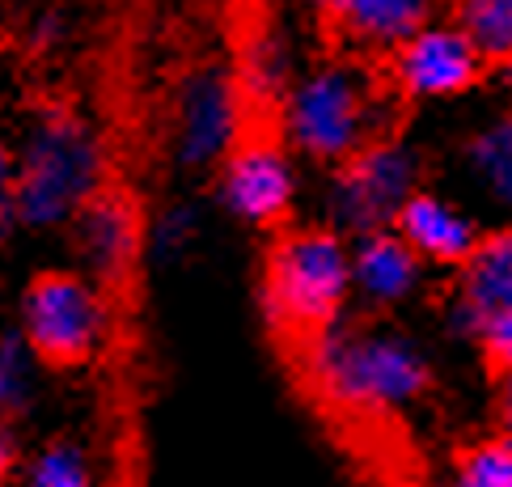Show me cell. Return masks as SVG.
I'll return each instance as SVG.
<instances>
[{
  "mask_svg": "<svg viewBox=\"0 0 512 487\" xmlns=\"http://www.w3.org/2000/svg\"><path fill=\"white\" fill-rule=\"evenodd\" d=\"M309 386L343 416L381 420L424 399L428 360L407 335L377 327H322L305 339Z\"/></svg>",
  "mask_w": 512,
  "mask_h": 487,
  "instance_id": "cell-1",
  "label": "cell"
},
{
  "mask_svg": "<svg viewBox=\"0 0 512 487\" xmlns=\"http://www.w3.org/2000/svg\"><path fill=\"white\" fill-rule=\"evenodd\" d=\"M102 187V149L85 119L68 111H47L26 136L17 161L13 204L17 221L51 229L72 221Z\"/></svg>",
  "mask_w": 512,
  "mask_h": 487,
  "instance_id": "cell-2",
  "label": "cell"
},
{
  "mask_svg": "<svg viewBox=\"0 0 512 487\" xmlns=\"http://www.w3.org/2000/svg\"><path fill=\"white\" fill-rule=\"evenodd\" d=\"M352 255L331 229H297L271 246L267 259V314L280 331L309 339L339 318L352 293Z\"/></svg>",
  "mask_w": 512,
  "mask_h": 487,
  "instance_id": "cell-3",
  "label": "cell"
},
{
  "mask_svg": "<svg viewBox=\"0 0 512 487\" xmlns=\"http://www.w3.org/2000/svg\"><path fill=\"white\" fill-rule=\"evenodd\" d=\"M284 132L305 157L347 161L381 132V94L356 64H318L284 94Z\"/></svg>",
  "mask_w": 512,
  "mask_h": 487,
  "instance_id": "cell-4",
  "label": "cell"
},
{
  "mask_svg": "<svg viewBox=\"0 0 512 487\" xmlns=\"http://www.w3.org/2000/svg\"><path fill=\"white\" fill-rule=\"evenodd\" d=\"M106 331H111V314L85 276L47 272L26 288L22 335L47 365H81L106 344Z\"/></svg>",
  "mask_w": 512,
  "mask_h": 487,
  "instance_id": "cell-5",
  "label": "cell"
},
{
  "mask_svg": "<svg viewBox=\"0 0 512 487\" xmlns=\"http://www.w3.org/2000/svg\"><path fill=\"white\" fill-rule=\"evenodd\" d=\"M415 157L398 140H373L343 161L331 187V216L352 233H373L398 221L402 204L415 195Z\"/></svg>",
  "mask_w": 512,
  "mask_h": 487,
  "instance_id": "cell-6",
  "label": "cell"
},
{
  "mask_svg": "<svg viewBox=\"0 0 512 487\" xmlns=\"http://www.w3.org/2000/svg\"><path fill=\"white\" fill-rule=\"evenodd\" d=\"M479 72L483 51L457 22H428L394 47V81L407 98H457Z\"/></svg>",
  "mask_w": 512,
  "mask_h": 487,
  "instance_id": "cell-7",
  "label": "cell"
},
{
  "mask_svg": "<svg viewBox=\"0 0 512 487\" xmlns=\"http://www.w3.org/2000/svg\"><path fill=\"white\" fill-rule=\"evenodd\" d=\"M242 136V98L225 72H195L178 94L174 153L182 166H212L237 149Z\"/></svg>",
  "mask_w": 512,
  "mask_h": 487,
  "instance_id": "cell-8",
  "label": "cell"
},
{
  "mask_svg": "<svg viewBox=\"0 0 512 487\" xmlns=\"http://www.w3.org/2000/svg\"><path fill=\"white\" fill-rule=\"evenodd\" d=\"M221 195L233 216L246 225H276L292 208L297 195V174L276 140H242L225 161Z\"/></svg>",
  "mask_w": 512,
  "mask_h": 487,
  "instance_id": "cell-9",
  "label": "cell"
},
{
  "mask_svg": "<svg viewBox=\"0 0 512 487\" xmlns=\"http://www.w3.org/2000/svg\"><path fill=\"white\" fill-rule=\"evenodd\" d=\"M512 310V229L487 233L462 263V297L453 305L457 327L479 335L491 318Z\"/></svg>",
  "mask_w": 512,
  "mask_h": 487,
  "instance_id": "cell-10",
  "label": "cell"
},
{
  "mask_svg": "<svg viewBox=\"0 0 512 487\" xmlns=\"http://www.w3.org/2000/svg\"><path fill=\"white\" fill-rule=\"evenodd\" d=\"M394 225L424 263H445V267L466 263L470 250L479 246V229H474L470 216L457 204L441 200V195H428V191H415L402 204Z\"/></svg>",
  "mask_w": 512,
  "mask_h": 487,
  "instance_id": "cell-11",
  "label": "cell"
},
{
  "mask_svg": "<svg viewBox=\"0 0 512 487\" xmlns=\"http://www.w3.org/2000/svg\"><path fill=\"white\" fill-rule=\"evenodd\" d=\"M77 242L85 263L94 267L102 280H119L136 259L140 246V221L136 208L115 191H98L77 212Z\"/></svg>",
  "mask_w": 512,
  "mask_h": 487,
  "instance_id": "cell-12",
  "label": "cell"
},
{
  "mask_svg": "<svg viewBox=\"0 0 512 487\" xmlns=\"http://www.w3.org/2000/svg\"><path fill=\"white\" fill-rule=\"evenodd\" d=\"M419 259L402 233H360V246L352 250V284L369 305H398L419 288Z\"/></svg>",
  "mask_w": 512,
  "mask_h": 487,
  "instance_id": "cell-13",
  "label": "cell"
},
{
  "mask_svg": "<svg viewBox=\"0 0 512 487\" xmlns=\"http://www.w3.org/2000/svg\"><path fill=\"white\" fill-rule=\"evenodd\" d=\"M436 0H343L339 22L364 47H398L432 22Z\"/></svg>",
  "mask_w": 512,
  "mask_h": 487,
  "instance_id": "cell-14",
  "label": "cell"
},
{
  "mask_svg": "<svg viewBox=\"0 0 512 487\" xmlns=\"http://www.w3.org/2000/svg\"><path fill=\"white\" fill-rule=\"evenodd\" d=\"M453 9L483 60H512V0H453Z\"/></svg>",
  "mask_w": 512,
  "mask_h": 487,
  "instance_id": "cell-15",
  "label": "cell"
},
{
  "mask_svg": "<svg viewBox=\"0 0 512 487\" xmlns=\"http://www.w3.org/2000/svg\"><path fill=\"white\" fill-rule=\"evenodd\" d=\"M470 166L479 174V183L496 195L504 208H512V115L496 119L483 128L470 144Z\"/></svg>",
  "mask_w": 512,
  "mask_h": 487,
  "instance_id": "cell-16",
  "label": "cell"
},
{
  "mask_svg": "<svg viewBox=\"0 0 512 487\" xmlns=\"http://www.w3.org/2000/svg\"><path fill=\"white\" fill-rule=\"evenodd\" d=\"M453 487H512V437H491L470 445L457 458Z\"/></svg>",
  "mask_w": 512,
  "mask_h": 487,
  "instance_id": "cell-17",
  "label": "cell"
},
{
  "mask_svg": "<svg viewBox=\"0 0 512 487\" xmlns=\"http://www.w3.org/2000/svg\"><path fill=\"white\" fill-rule=\"evenodd\" d=\"M26 487H94V479H89V462L81 449L56 441L30 462Z\"/></svg>",
  "mask_w": 512,
  "mask_h": 487,
  "instance_id": "cell-18",
  "label": "cell"
},
{
  "mask_svg": "<svg viewBox=\"0 0 512 487\" xmlns=\"http://www.w3.org/2000/svg\"><path fill=\"white\" fill-rule=\"evenodd\" d=\"M246 81L259 98H280V89L288 81V47L276 30L259 34V43L250 51V64H246Z\"/></svg>",
  "mask_w": 512,
  "mask_h": 487,
  "instance_id": "cell-19",
  "label": "cell"
},
{
  "mask_svg": "<svg viewBox=\"0 0 512 487\" xmlns=\"http://www.w3.org/2000/svg\"><path fill=\"white\" fill-rule=\"evenodd\" d=\"M22 390H26V360L17 352V344L0 339V416L22 403Z\"/></svg>",
  "mask_w": 512,
  "mask_h": 487,
  "instance_id": "cell-20",
  "label": "cell"
},
{
  "mask_svg": "<svg viewBox=\"0 0 512 487\" xmlns=\"http://www.w3.org/2000/svg\"><path fill=\"white\" fill-rule=\"evenodd\" d=\"M483 348L504 373H512V310L500 314V318H491L483 327Z\"/></svg>",
  "mask_w": 512,
  "mask_h": 487,
  "instance_id": "cell-21",
  "label": "cell"
},
{
  "mask_svg": "<svg viewBox=\"0 0 512 487\" xmlns=\"http://www.w3.org/2000/svg\"><path fill=\"white\" fill-rule=\"evenodd\" d=\"M13 183H17V166L5 157V149H0V238H5L9 221L17 216V204H13Z\"/></svg>",
  "mask_w": 512,
  "mask_h": 487,
  "instance_id": "cell-22",
  "label": "cell"
},
{
  "mask_svg": "<svg viewBox=\"0 0 512 487\" xmlns=\"http://www.w3.org/2000/svg\"><path fill=\"white\" fill-rule=\"evenodd\" d=\"M191 233V212H170L166 221H161V229H157V246L166 250V255H174L178 250V242Z\"/></svg>",
  "mask_w": 512,
  "mask_h": 487,
  "instance_id": "cell-23",
  "label": "cell"
},
{
  "mask_svg": "<svg viewBox=\"0 0 512 487\" xmlns=\"http://www.w3.org/2000/svg\"><path fill=\"white\" fill-rule=\"evenodd\" d=\"M9 462H13V437H9V428L5 420H0V475L9 471Z\"/></svg>",
  "mask_w": 512,
  "mask_h": 487,
  "instance_id": "cell-24",
  "label": "cell"
},
{
  "mask_svg": "<svg viewBox=\"0 0 512 487\" xmlns=\"http://www.w3.org/2000/svg\"><path fill=\"white\" fill-rule=\"evenodd\" d=\"M500 407H504V420H512V373H504V390H500Z\"/></svg>",
  "mask_w": 512,
  "mask_h": 487,
  "instance_id": "cell-25",
  "label": "cell"
},
{
  "mask_svg": "<svg viewBox=\"0 0 512 487\" xmlns=\"http://www.w3.org/2000/svg\"><path fill=\"white\" fill-rule=\"evenodd\" d=\"M314 5H318V9H331V13H339V9H343V0H314Z\"/></svg>",
  "mask_w": 512,
  "mask_h": 487,
  "instance_id": "cell-26",
  "label": "cell"
},
{
  "mask_svg": "<svg viewBox=\"0 0 512 487\" xmlns=\"http://www.w3.org/2000/svg\"><path fill=\"white\" fill-rule=\"evenodd\" d=\"M373 487H407V483H398V479H377Z\"/></svg>",
  "mask_w": 512,
  "mask_h": 487,
  "instance_id": "cell-27",
  "label": "cell"
},
{
  "mask_svg": "<svg viewBox=\"0 0 512 487\" xmlns=\"http://www.w3.org/2000/svg\"><path fill=\"white\" fill-rule=\"evenodd\" d=\"M504 424H508V437H512V420H504Z\"/></svg>",
  "mask_w": 512,
  "mask_h": 487,
  "instance_id": "cell-28",
  "label": "cell"
},
{
  "mask_svg": "<svg viewBox=\"0 0 512 487\" xmlns=\"http://www.w3.org/2000/svg\"><path fill=\"white\" fill-rule=\"evenodd\" d=\"M504 64H508V77H512V60H504Z\"/></svg>",
  "mask_w": 512,
  "mask_h": 487,
  "instance_id": "cell-29",
  "label": "cell"
}]
</instances>
